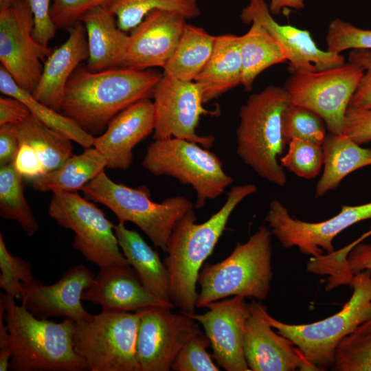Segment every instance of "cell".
Returning a JSON list of instances; mask_svg holds the SVG:
<instances>
[{
  "instance_id": "obj_36",
  "label": "cell",
  "mask_w": 371,
  "mask_h": 371,
  "mask_svg": "<svg viewBox=\"0 0 371 371\" xmlns=\"http://www.w3.org/2000/svg\"><path fill=\"white\" fill-rule=\"evenodd\" d=\"M324 120L313 111L290 102L282 114V133L286 144L300 139L322 145L326 136Z\"/></svg>"
},
{
  "instance_id": "obj_10",
  "label": "cell",
  "mask_w": 371,
  "mask_h": 371,
  "mask_svg": "<svg viewBox=\"0 0 371 371\" xmlns=\"http://www.w3.org/2000/svg\"><path fill=\"white\" fill-rule=\"evenodd\" d=\"M48 214L74 234L73 247L99 268L130 265L119 246L114 225L104 212L77 192L54 190Z\"/></svg>"
},
{
  "instance_id": "obj_52",
  "label": "cell",
  "mask_w": 371,
  "mask_h": 371,
  "mask_svg": "<svg viewBox=\"0 0 371 371\" xmlns=\"http://www.w3.org/2000/svg\"><path fill=\"white\" fill-rule=\"evenodd\" d=\"M362 236H363L365 238H368V236H371V226H370V229H369L368 232H366V233L363 234Z\"/></svg>"
},
{
  "instance_id": "obj_51",
  "label": "cell",
  "mask_w": 371,
  "mask_h": 371,
  "mask_svg": "<svg viewBox=\"0 0 371 371\" xmlns=\"http://www.w3.org/2000/svg\"><path fill=\"white\" fill-rule=\"evenodd\" d=\"M14 1V0H0V9L9 6Z\"/></svg>"
},
{
  "instance_id": "obj_50",
  "label": "cell",
  "mask_w": 371,
  "mask_h": 371,
  "mask_svg": "<svg viewBox=\"0 0 371 371\" xmlns=\"http://www.w3.org/2000/svg\"><path fill=\"white\" fill-rule=\"evenodd\" d=\"M304 7V0H271L269 6L270 12L273 15L279 14L281 10L285 8L300 10Z\"/></svg>"
},
{
  "instance_id": "obj_40",
  "label": "cell",
  "mask_w": 371,
  "mask_h": 371,
  "mask_svg": "<svg viewBox=\"0 0 371 371\" xmlns=\"http://www.w3.org/2000/svg\"><path fill=\"white\" fill-rule=\"evenodd\" d=\"M210 341L202 333L191 337L182 347L171 370L174 371H218L207 348Z\"/></svg>"
},
{
  "instance_id": "obj_28",
  "label": "cell",
  "mask_w": 371,
  "mask_h": 371,
  "mask_svg": "<svg viewBox=\"0 0 371 371\" xmlns=\"http://www.w3.org/2000/svg\"><path fill=\"white\" fill-rule=\"evenodd\" d=\"M106 168L105 158L94 148L73 155L60 167L31 181L38 192L63 190L77 192Z\"/></svg>"
},
{
  "instance_id": "obj_24",
  "label": "cell",
  "mask_w": 371,
  "mask_h": 371,
  "mask_svg": "<svg viewBox=\"0 0 371 371\" xmlns=\"http://www.w3.org/2000/svg\"><path fill=\"white\" fill-rule=\"evenodd\" d=\"M80 21L89 48L85 67L91 71L122 67L129 35L118 27L115 14L106 6H100L87 12Z\"/></svg>"
},
{
  "instance_id": "obj_29",
  "label": "cell",
  "mask_w": 371,
  "mask_h": 371,
  "mask_svg": "<svg viewBox=\"0 0 371 371\" xmlns=\"http://www.w3.org/2000/svg\"><path fill=\"white\" fill-rule=\"evenodd\" d=\"M216 36L187 23L164 73L185 81H194L207 63Z\"/></svg>"
},
{
  "instance_id": "obj_14",
  "label": "cell",
  "mask_w": 371,
  "mask_h": 371,
  "mask_svg": "<svg viewBox=\"0 0 371 371\" xmlns=\"http://www.w3.org/2000/svg\"><path fill=\"white\" fill-rule=\"evenodd\" d=\"M371 219V202L359 205H342L335 216L318 223H309L291 217L279 201L269 203L265 221L282 247L298 248L305 255L317 257L333 252V239L354 224Z\"/></svg>"
},
{
  "instance_id": "obj_49",
  "label": "cell",
  "mask_w": 371,
  "mask_h": 371,
  "mask_svg": "<svg viewBox=\"0 0 371 371\" xmlns=\"http://www.w3.org/2000/svg\"><path fill=\"white\" fill-rule=\"evenodd\" d=\"M5 311V303L0 296V371L10 370L12 355L10 335L3 319Z\"/></svg>"
},
{
  "instance_id": "obj_2",
  "label": "cell",
  "mask_w": 371,
  "mask_h": 371,
  "mask_svg": "<svg viewBox=\"0 0 371 371\" xmlns=\"http://www.w3.org/2000/svg\"><path fill=\"white\" fill-rule=\"evenodd\" d=\"M256 192L254 184L234 186L223 205L206 221L196 223L193 208L175 227L168 243L165 264L171 302L182 313H194L198 277L205 260L212 254L236 207Z\"/></svg>"
},
{
  "instance_id": "obj_41",
  "label": "cell",
  "mask_w": 371,
  "mask_h": 371,
  "mask_svg": "<svg viewBox=\"0 0 371 371\" xmlns=\"http://www.w3.org/2000/svg\"><path fill=\"white\" fill-rule=\"evenodd\" d=\"M113 0H52L51 17L56 29L69 30L89 11Z\"/></svg>"
},
{
  "instance_id": "obj_7",
  "label": "cell",
  "mask_w": 371,
  "mask_h": 371,
  "mask_svg": "<svg viewBox=\"0 0 371 371\" xmlns=\"http://www.w3.org/2000/svg\"><path fill=\"white\" fill-rule=\"evenodd\" d=\"M85 199L102 204L117 216L118 222L137 226L155 247L166 253L167 245L177 223L192 209V203L183 196H173L161 203L150 200L146 188H133L117 183L101 172L87 183Z\"/></svg>"
},
{
  "instance_id": "obj_43",
  "label": "cell",
  "mask_w": 371,
  "mask_h": 371,
  "mask_svg": "<svg viewBox=\"0 0 371 371\" xmlns=\"http://www.w3.org/2000/svg\"><path fill=\"white\" fill-rule=\"evenodd\" d=\"M34 19L33 36L40 44L48 47L56 27L51 17L52 0H26Z\"/></svg>"
},
{
  "instance_id": "obj_9",
  "label": "cell",
  "mask_w": 371,
  "mask_h": 371,
  "mask_svg": "<svg viewBox=\"0 0 371 371\" xmlns=\"http://www.w3.org/2000/svg\"><path fill=\"white\" fill-rule=\"evenodd\" d=\"M137 312L103 311L75 322L74 349L85 370L140 371L136 359Z\"/></svg>"
},
{
  "instance_id": "obj_30",
  "label": "cell",
  "mask_w": 371,
  "mask_h": 371,
  "mask_svg": "<svg viewBox=\"0 0 371 371\" xmlns=\"http://www.w3.org/2000/svg\"><path fill=\"white\" fill-rule=\"evenodd\" d=\"M249 30L239 36L242 60L241 85L250 91L256 77L272 65L287 62L282 48L260 24L253 22Z\"/></svg>"
},
{
  "instance_id": "obj_45",
  "label": "cell",
  "mask_w": 371,
  "mask_h": 371,
  "mask_svg": "<svg viewBox=\"0 0 371 371\" xmlns=\"http://www.w3.org/2000/svg\"><path fill=\"white\" fill-rule=\"evenodd\" d=\"M13 164L16 171L27 181H32L46 173L37 152L26 143L19 144V149Z\"/></svg>"
},
{
  "instance_id": "obj_27",
  "label": "cell",
  "mask_w": 371,
  "mask_h": 371,
  "mask_svg": "<svg viewBox=\"0 0 371 371\" xmlns=\"http://www.w3.org/2000/svg\"><path fill=\"white\" fill-rule=\"evenodd\" d=\"M346 135H326L322 144L324 171L315 196L320 198L335 190L350 173L371 165V149L364 148Z\"/></svg>"
},
{
  "instance_id": "obj_37",
  "label": "cell",
  "mask_w": 371,
  "mask_h": 371,
  "mask_svg": "<svg viewBox=\"0 0 371 371\" xmlns=\"http://www.w3.org/2000/svg\"><path fill=\"white\" fill-rule=\"evenodd\" d=\"M280 162L300 177L313 179L318 175L323 165L322 145L293 139L288 143V150L280 159Z\"/></svg>"
},
{
  "instance_id": "obj_35",
  "label": "cell",
  "mask_w": 371,
  "mask_h": 371,
  "mask_svg": "<svg viewBox=\"0 0 371 371\" xmlns=\"http://www.w3.org/2000/svg\"><path fill=\"white\" fill-rule=\"evenodd\" d=\"M333 368L336 371H371V318L339 342Z\"/></svg>"
},
{
  "instance_id": "obj_1",
  "label": "cell",
  "mask_w": 371,
  "mask_h": 371,
  "mask_svg": "<svg viewBox=\"0 0 371 371\" xmlns=\"http://www.w3.org/2000/svg\"><path fill=\"white\" fill-rule=\"evenodd\" d=\"M162 74L155 69L114 67L91 71L78 67L65 91L60 113L93 135L133 103L151 98Z\"/></svg>"
},
{
  "instance_id": "obj_33",
  "label": "cell",
  "mask_w": 371,
  "mask_h": 371,
  "mask_svg": "<svg viewBox=\"0 0 371 371\" xmlns=\"http://www.w3.org/2000/svg\"><path fill=\"white\" fill-rule=\"evenodd\" d=\"M23 177L12 164L0 166V216L16 221L29 236H34L38 224L24 195Z\"/></svg>"
},
{
  "instance_id": "obj_11",
  "label": "cell",
  "mask_w": 371,
  "mask_h": 371,
  "mask_svg": "<svg viewBox=\"0 0 371 371\" xmlns=\"http://www.w3.org/2000/svg\"><path fill=\"white\" fill-rule=\"evenodd\" d=\"M363 73L348 61L322 71L292 72L283 87L291 102L313 111L330 133L341 135L346 111Z\"/></svg>"
},
{
  "instance_id": "obj_3",
  "label": "cell",
  "mask_w": 371,
  "mask_h": 371,
  "mask_svg": "<svg viewBox=\"0 0 371 371\" xmlns=\"http://www.w3.org/2000/svg\"><path fill=\"white\" fill-rule=\"evenodd\" d=\"M10 335L12 371H82V359L74 349L75 322L65 319L56 323L38 319L27 308L18 306L14 297L0 293Z\"/></svg>"
},
{
  "instance_id": "obj_13",
  "label": "cell",
  "mask_w": 371,
  "mask_h": 371,
  "mask_svg": "<svg viewBox=\"0 0 371 371\" xmlns=\"http://www.w3.org/2000/svg\"><path fill=\"white\" fill-rule=\"evenodd\" d=\"M152 98L155 115L154 139L177 137L206 148L213 145L212 135L201 136L196 132L201 115L217 113L204 108L202 91L197 82L181 80L163 72Z\"/></svg>"
},
{
  "instance_id": "obj_39",
  "label": "cell",
  "mask_w": 371,
  "mask_h": 371,
  "mask_svg": "<svg viewBox=\"0 0 371 371\" xmlns=\"http://www.w3.org/2000/svg\"><path fill=\"white\" fill-rule=\"evenodd\" d=\"M326 41V51L335 54L346 49H371V30L336 19L328 25Z\"/></svg>"
},
{
  "instance_id": "obj_18",
  "label": "cell",
  "mask_w": 371,
  "mask_h": 371,
  "mask_svg": "<svg viewBox=\"0 0 371 371\" xmlns=\"http://www.w3.org/2000/svg\"><path fill=\"white\" fill-rule=\"evenodd\" d=\"M240 19L249 25L258 23L269 32L284 52L291 73L322 71L346 62L341 54L319 49L308 30L278 23L265 0H249L242 9Z\"/></svg>"
},
{
  "instance_id": "obj_46",
  "label": "cell",
  "mask_w": 371,
  "mask_h": 371,
  "mask_svg": "<svg viewBox=\"0 0 371 371\" xmlns=\"http://www.w3.org/2000/svg\"><path fill=\"white\" fill-rule=\"evenodd\" d=\"M19 149L18 124L0 126V166L12 164Z\"/></svg>"
},
{
  "instance_id": "obj_5",
  "label": "cell",
  "mask_w": 371,
  "mask_h": 371,
  "mask_svg": "<svg viewBox=\"0 0 371 371\" xmlns=\"http://www.w3.org/2000/svg\"><path fill=\"white\" fill-rule=\"evenodd\" d=\"M271 235L269 228L261 225L246 243H238L225 259L204 263L197 280L196 308L236 295L265 300L273 278Z\"/></svg>"
},
{
  "instance_id": "obj_17",
  "label": "cell",
  "mask_w": 371,
  "mask_h": 371,
  "mask_svg": "<svg viewBox=\"0 0 371 371\" xmlns=\"http://www.w3.org/2000/svg\"><path fill=\"white\" fill-rule=\"evenodd\" d=\"M203 314H186L200 323L210 341L212 358L227 371H251L243 351L245 324L249 315L245 297L236 295L205 306ZM186 314V313H185Z\"/></svg>"
},
{
  "instance_id": "obj_48",
  "label": "cell",
  "mask_w": 371,
  "mask_h": 371,
  "mask_svg": "<svg viewBox=\"0 0 371 371\" xmlns=\"http://www.w3.org/2000/svg\"><path fill=\"white\" fill-rule=\"evenodd\" d=\"M347 265L352 275L363 270H371V243L361 242L353 247L348 254Z\"/></svg>"
},
{
  "instance_id": "obj_44",
  "label": "cell",
  "mask_w": 371,
  "mask_h": 371,
  "mask_svg": "<svg viewBox=\"0 0 371 371\" xmlns=\"http://www.w3.org/2000/svg\"><path fill=\"white\" fill-rule=\"evenodd\" d=\"M359 145L371 142V109L348 107L343 133Z\"/></svg>"
},
{
  "instance_id": "obj_20",
  "label": "cell",
  "mask_w": 371,
  "mask_h": 371,
  "mask_svg": "<svg viewBox=\"0 0 371 371\" xmlns=\"http://www.w3.org/2000/svg\"><path fill=\"white\" fill-rule=\"evenodd\" d=\"M180 14L155 10L131 30L122 67L145 70L164 68L187 24Z\"/></svg>"
},
{
  "instance_id": "obj_22",
  "label": "cell",
  "mask_w": 371,
  "mask_h": 371,
  "mask_svg": "<svg viewBox=\"0 0 371 371\" xmlns=\"http://www.w3.org/2000/svg\"><path fill=\"white\" fill-rule=\"evenodd\" d=\"M82 299L100 305L103 311L135 312L151 306L168 307L144 287L130 265L100 268Z\"/></svg>"
},
{
  "instance_id": "obj_12",
  "label": "cell",
  "mask_w": 371,
  "mask_h": 371,
  "mask_svg": "<svg viewBox=\"0 0 371 371\" xmlns=\"http://www.w3.org/2000/svg\"><path fill=\"white\" fill-rule=\"evenodd\" d=\"M34 19L26 0H14L0 9V61L21 88L32 93L51 48L33 36Z\"/></svg>"
},
{
  "instance_id": "obj_26",
  "label": "cell",
  "mask_w": 371,
  "mask_h": 371,
  "mask_svg": "<svg viewBox=\"0 0 371 371\" xmlns=\"http://www.w3.org/2000/svg\"><path fill=\"white\" fill-rule=\"evenodd\" d=\"M242 60L239 36H216L212 54L195 78L200 86L203 103H207L241 85Z\"/></svg>"
},
{
  "instance_id": "obj_8",
  "label": "cell",
  "mask_w": 371,
  "mask_h": 371,
  "mask_svg": "<svg viewBox=\"0 0 371 371\" xmlns=\"http://www.w3.org/2000/svg\"><path fill=\"white\" fill-rule=\"evenodd\" d=\"M142 165L153 175L169 176L191 186L196 194L197 209L220 196L234 182L214 153L181 138L155 139L148 146Z\"/></svg>"
},
{
  "instance_id": "obj_47",
  "label": "cell",
  "mask_w": 371,
  "mask_h": 371,
  "mask_svg": "<svg viewBox=\"0 0 371 371\" xmlns=\"http://www.w3.org/2000/svg\"><path fill=\"white\" fill-rule=\"evenodd\" d=\"M31 114L27 106L17 98L0 97V126L6 124H20Z\"/></svg>"
},
{
  "instance_id": "obj_23",
  "label": "cell",
  "mask_w": 371,
  "mask_h": 371,
  "mask_svg": "<svg viewBox=\"0 0 371 371\" xmlns=\"http://www.w3.org/2000/svg\"><path fill=\"white\" fill-rule=\"evenodd\" d=\"M64 43L43 63L41 78L32 93L35 99L60 112L67 84L80 63L89 58L86 30L80 21L69 30Z\"/></svg>"
},
{
  "instance_id": "obj_16",
  "label": "cell",
  "mask_w": 371,
  "mask_h": 371,
  "mask_svg": "<svg viewBox=\"0 0 371 371\" xmlns=\"http://www.w3.org/2000/svg\"><path fill=\"white\" fill-rule=\"evenodd\" d=\"M245 324L243 351L251 371H317L288 338L266 321L267 306L253 299Z\"/></svg>"
},
{
  "instance_id": "obj_6",
  "label": "cell",
  "mask_w": 371,
  "mask_h": 371,
  "mask_svg": "<svg viewBox=\"0 0 371 371\" xmlns=\"http://www.w3.org/2000/svg\"><path fill=\"white\" fill-rule=\"evenodd\" d=\"M349 284L352 293L341 310L316 322L289 324L265 312L271 326L291 340L318 371L333 367L339 342L371 318V270L354 274Z\"/></svg>"
},
{
  "instance_id": "obj_38",
  "label": "cell",
  "mask_w": 371,
  "mask_h": 371,
  "mask_svg": "<svg viewBox=\"0 0 371 371\" xmlns=\"http://www.w3.org/2000/svg\"><path fill=\"white\" fill-rule=\"evenodd\" d=\"M0 287L5 294L21 299L22 283L34 280L31 265L22 258L13 256L8 249L2 234H0Z\"/></svg>"
},
{
  "instance_id": "obj_31",
  "label": "cell",
  "mask_w": 371,
  "mask_h": 371,
  "mask_svg": "<svg viewBox=\"0 0 371 371\" xmlns=\"http://www.w3.org/2000/svg\"><path fill=\"white\" fill-rule=\"evenodd\" d=\"M0 91L23 102L31 114L47 127L74 141L84 148L93 147L95 137L75 122L34 98L32 93L19 87L10 74L0 67Z\"/></svg>"
},
{
  "instance_id": "obj_15",
  "label": "cell",
  "mask_w": 371,
  "mask_h": 371,
  "mask_svg": "<svg viewBox=\"0 0 371 371\" xmlns=\"http://www.w3.org/2000/svg\"><path fill=\"white\" fill-rule=\"evenodd\" d=\"M164 306L137 311L136 359L140 371H169L185 344L201 332L197 322Z\"/></svg>"
},
{
  "instance_id": "obj_42",
  "label": "cell",
  "mask_w": 371,
  "mask_h": 371,
  "mask_svg": "<svg viewBox=\"0 0 371 371\" xmlns=\"http://www.w3.org/2000/svg\"><path fill=\"white\" fill-rule=\"evenodd\" d=\"M348 61L364 71L348 106L361 109H371V49H351L348 52Z\"/></svg>"
},
{
  "instance_id": "obj_19",
  "label": "cell",
  "mask_w": 371,
  "mask_h": 371,
  "mask_svg": "<svg viewBox=\"0 0 371 371\" xmlns=\"http://www.w3.org/2000/svg\"><path fill=\"white\" fill-rule=\"evenodd\" d=\"M95 276L87 267L78 264L51 285L34 278L29 283H22L21 304L38 319L62 317L75 322L88 319L93 315L84 308L82 296Z\"/></svg>"
},
{
  "instance_id": "obj_32",
  "label": "cell",
  "mask_w": 371,
  "mask_h": 371,
  "mask_svg": "<svg viewBox=\"0 0 371 371\" xmlns=\"http://www.w3.org/2000/svg\"><path fill=\"white\" fill-rule=\"evenodd\" d=\"M20 143L32 146L41 159L46 173L60 167L73 155L71 140L47 127L30 114L18 124Z\"/></svg>"
},
{
  "instance_id": "obj_25",
  "label": "cell",
  "mask_w": 371,
  "mask_h": 371,
  "mask_svg": "<svg viewBox=\"0 0 371 371\" xmlns=\"http://www.w3.org/2000/svg\"><path fill=\"white\" fill-rule=\"evenodd\" d=\"M124 224L118 222L114 225L123 255L144 287L166 306L174 308L170 300L169 273L165 262L137 232L126 228Z\"/></svg>"
},
{
  "instance_id": "obj_34",
  "label": "cell",
  "mask_w": 371,
  "mask_h": 371,
  "mask_svg": "<svg viewBox=\"0 0 371 371\" xmlns=\"http://www.w3.org/2000/svg\"><path fill=\"white\" fill-rule=\"evenodd\" d=\"M106 7L115 14L118 27L125 32L155 10L176 12L186 19L201 14L198 0H113Z\"/></svg>"
},
{
  "instance_id": "obj_21",
  "label": "cell",
  "mask_w": 371,
  "mask_h": 371,
  "mask_svg": "<svg viewBox=\"0 0 371 371\" xmlns=\"http://www.w3.org/2000/svg\"><path fill=\"white\" fill-rule=\"evenodd\" d=\"M155 124L153 102L139 100L111 119L105 131L95 137L93 147L105 158L107 168L128 170L134 147L153 133Z\"/></svg>"
},
{
  "instance_id": "obj_4",
  "label": "cell",
  "mask_w": 371,
  "mask_h": 371,
  "mask_svg": "<svg viewBox=\"0 0 371 371\" xmlns=\"http://www.w3.org/2000/svg\"><path fill=\"white\" fill-rule=\"evenodd\" d=\"M291 102L284 89L269 85L249 95L239 112L236 154L260 177L278 186L287 178L278 158L286 145L282 133V114Z\"/></svg>"
}]
</instances>
